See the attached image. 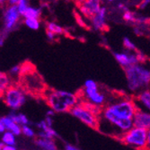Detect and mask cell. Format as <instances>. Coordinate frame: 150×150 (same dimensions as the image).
<instances>
[{"label":"cell","mask_w":150,"mask_h":150,"mask_svg":"<svg viewBox=\"0 0 150 150\" xmlns=\"http://www.w3.org/2000/svg\"><path fill=\"white\" fill-rule=\"evenodd\" d=\"M123 45L129 51H137V49H136L135 44L131 42V40L129 38H127V37L123 39Z\"/></svg>","instance_id":"cell-23"},{"label":"cell","mask_w":150,"mask_h":150,"mask_svg":"<svg viewBox=\"0 0 150 150\" xmlns=\"http://www.w3.org/2000/svg\"><path fill=\"white\" fill-rule=\"evenodd\" d=\"M22 132L26 136V137H29V138L34 137V131L33 130V129H31L30 127L27 126V124L26 125H23Z\"/></svg>","instance_id":"cell-25"},{"label":"cell","mask_w":150,"mask_h":150,"mask_svg":"<svg viewBox=\"0 0 150 150\" xmlns=\"http://www.w3.org/2000/svg\"><path fill=\"white\" fill-rule=\"evenodd\" d=\"M109 2H112V1H114V0H108Z\"/></svg>","instance_id":"cell-37"},{"label":"cell","mask_w":150,"mask_h":150,"mask_svg":"<svg viewBox=\"0 0 150 150\" xmlns=\"http://www.w3.org/2000/svg\"><path fill=\"white\" fill-rule=\"evenodd\" d=\"M148 4H149V0H142L139 5V9H145L148 6Z\"/></svg>","instance_id":"cell-28"},{"label":"cell","mask_w":150,"mask_h":150,"mask_svg":"<svg viewBox=\"0 0 150 150\" xmlns=\"http://www.w3.org/2000/svg\"><path fill=\"white\" fill-rule=\"evenodd\" d=\"M47 37L50 39V40H54L56 38V34L51 33L50 31H47Z\"/></svg>","instance_id":"cell-31"},{"label":"cell","mask_w":150,"mask_h":150,"mask_svg":"<svg viewBox=\"0 0 150 150\" xmlns=\"http://www.w3.org/2000/svg\"><path fill=\"white\" fill-rule=\"evenodd\" d=\"M5 131H6V128L4 126V124L2 123V121L0 120V133H3Z\"/></svg>","instance_id":"cell-33"},{"label":"cell","mask_w":150,"mask_h":150,"mask_svg":"<svg viewBox=\"0 0 150 150\" xmlns=\"http://www.w3.org/2000/svg\"><path fill=\"white\" fill-rule=\"evenodd\" d=\"M47 31H50L51 33H55L56 35L64 33V29L55 23H49L47 24Z\"/></svg>","instance_id":"cell-21"},{"label":"cell","mask_w":150,"mask_h":150,"mask_svg":"<svg viewBox=\"0 0 150 150\" xmlns=\"http://www.w3.org/2000/svg\"><path fill=\"white\" fill-rule=\"evenodd\" d=\"M9 5H16L17 2H18V0H7L6 1Z\"/></svg>","instance_id":"cell-35"},{"label":"cell","mask_w":150,"mask_h":150,"mask_svg":"<svg viewBox=\"0 0 150 150\" xmlns=\"http://www.w3.org/2000/svg\"><path fill=\"white\" fill-rule=\"evenodd\" d=\"M132 123L134 127H139L149 129L150 127V115L147 112L141 109H137L134 115L132 116Z\"/></svg>","instance_id":"cell-11"},{"label":"cell","mask_w":150,"mask_h":150,"mask_svg":"<svg viewBox=\"0 0 150 150\" xmlns=\"http://www.w3.org/2000/svg\"><path fill=\"white\" fill-rule=\"evenodd\" d=\"M80 12L85 16L92 17L102 6V0H77Z\"/></svg>","instance_id":"cell-9"},{"label":"cell","mask_w":150,"mask_h":150,"mask_svg":"<svg viewBox=\"0 0 150 150\" xmlns=\"http://www.w3.org/2000/svg\"><path fill=\"white\" fill-rule=\"evenodd\" d=\"M10 85V79L6 73L0 72V96L2 97L4 92Z\"/></svg>","instance_id":"cell-17"},{"label":"cell","mask_w":150,"mask_h":150,"mask_svg":"<svg viewBox=\"0 0 150 150\" xmlns=\"http://www.w3.org/2000/svg\"><path fill=\"white\" fill-rule=\"evenodd\" d=\"M54 114H55V112H54L52 109H50V110H49L48 112H47V116H50V117H52V116H54Z\"/></svg>","instance_id":"cell-34"},{"label":"cell","mask_w":150,"mask_h":150,"mask_svg":"<svg viewBox=\"0 0 150 150\" xmlns=\"http://www.w3.org/2000/svg\"><path fill=\"white\" fill-rule=\"evenodd\" d=\"M123 19L126 21V22H132V23H135V19H136V16L134 15V13L130 12L129 10H125L124 13H123Z\"/></svg>","instance_id":"cell-24"},{"label":"cell","mask_w":150,"mask_h":150,"mask_svg":"<svg viewBox=\"0 0 150 150\" xmlns=\"http://www.w3.org/2000/svg\"><path fill=\"white\" fill-rule=\"evenodd\" d=\"M122 143L136 149H146L150 145V131L149 129L132 127L118 139Z\"/></svg>","instance_id":"cell-5"},{"label":"cell","mask_w":150,"mask_h":150,"mask_svg":"<svg viewBox=\"0 0 150 150\" xmlns=\"http://www.w3.org/2000/svg\"><path fill=\"white\" fill-rule=\"evenodd\" d=\"M35 144L42 149L45 150H55L57 149L56 143L53 139L50 138H38L35 140Z\"/></svg>","instance_id":"cell-16"},{"label":"cell","mask_w":150,"mask_h":150,"mask_svg":"<svg viewBox=\"0 0 150 150\" xmlns=\"http://www.w3.org/2000/svg\"><path fill=\"white\" fill-rule=\"evenodd\" d=\"M23 16H24V18H27V17L40 18V10L38 9V8L28 6V7L26 8V10L24 11V13H23Z\"/></svg>","instance_id":"cell-19"},{"label":"cell","mask_w":150,"mask_h":150,"mask_svg":"<svg viewBox=\"0 0 150 150\" xmlns=\"http://www.w3.org/2000/svg\"><path fill=\"white\" fill-rule=\"evenodd\" d=\"M0 120L2 121V123L4 124L6 130H9L11 132H13L15 135H20L22 133V127L20 126V124L16 123L15 121H13L8 116L7 117H3L0 119Z\"/></svg>","instance_id":"cell-14"},{"label":"cell","mask_w":150,"mask_h":150,"mask_svg":"<svg viewBox=\"0 0 150 150\" xmlns=\"http://www.w3.org/2000/svg\"><path fill=\"white\" fill-rule=\"evenodd\" d=\"M102 108L92 105L85 102H78L75 106L70 109V113L81 120L84 124L97 129L98 115L101 112Z\"/></svg>","instance_id":"cell-4"},{"label":"cell","mask_w":150,"mask_h":150,"mask_svg":"<svg viewBox=\"0 0 150 150\" xmlns=\"http://www.w3.org/2000/svg\"><path fill=\"white\" fill-rule=\"evenodd\" d=\"M2 141H3L4 145L15 146L16 145V135L9 130L5 131V132H3Z\"/></svg>","instance_id":"cell-18"},{"label":"cell","mask_w":150,"mask_h":150,"mask_svg":"<svg viewBox=\"0 0 150 150\" xmlns=\"http://www.w3.org/2000/svg\"><path fill=\"white\" fill-rule=\"evenodd\" d=\"M135 102H139L143 107L146 110L150 109V93L148 89H144L137 94V96L133 97Z\"/></svg>","instance_id":"cell-15"},{"label":"cell","mask_w":150,"mask_h":150,"mask_svg":"<svg viewBox=\"0 0 150 150\" xmlns=\"http://www.w3.org/2000/svg\"><path fill=\"white\" fill-rule=\"evenodd\" d=\"M21 15L19 13L16 5H9L4 13V21H5V27L7 31L13 29L15 27L20 18Z\"/></svg>","instance_id":"cell-10"},{"label":"cell","mask_w":150,"mask_h":150,"mask_svg":"<svg viewBox=\"0 0 150 150\" xmlns=\"http://www.w3.org/2000/svg\"><path fill=\"white\" fill-rule=\"evenodd\" d=\"M28 0H18V2L16 4L17 10L21 16H23V13L26 10V8L28 7Z\"/></svg>","instance_id":"cell-22"},{"label":"cell","mask_w":150,"mask_h":150,"mask_svg":"<svg viewBox=\"0 0 150 150\" xmlns=\"http://www.w3.org/2000/svg\"><path fill=\"white\" fill-rule=\"evenodd\" d=\"M103 108L111 114L121 119H131L138 109L134 99L124 95L117 96L113 101L107 102Z\"/></svg>","instance_id":"cell-3"},{"label":"cell","mask_w":150,"mask_h":150,"mask_svg":"<svg viewBox=\"0 0 150 150\" xmlns=\"http://www.w3.org/2000/svg\"><path fill=\"white\" fill-rule=\"evenodd\" d=\"M10 74L13 76H16L20 74V66H15L10 69Z\"/></svg>","instance_id":"cell-27"},{"label":"cell","mask_w":150,"mask_h":150,"mask_svg":"<svg viewBox=\"0 0 150 150\" xmlns=\"http://www.w3.org/2000/svg\"><path fill=\"white\" fill-rule=\"evenodd\" d=\"M21 76L22 84L21 86L24 91L31 92V93H44L46 90V86L42 78L36 72V70H33L29 73L23 74Z\"/></svg>","instance_id":"cell-7"},{"label":"cell","mask_w":150,"mask_h":150,"mask_svg":"<svg viewBox=\"0 0 150 150\" xmlns=\"http://www.w3.org/2000/svg\"><path fill=\"white\" fill-rule=\"evenodd\" d=\"M106 8L101 6L99 11L91 17L93 26L95 30L104 31L106 28Z\"/></svg>","instance_id":"cell-12"},{"label":"cell","mask_w":150,"mask_h":150,"mask_svg":"<svg viewBox=\"0 0 150 150\" xmlns=\"http://www.w3.org/2000/svg\"><path fill=\"white\" fill-rule=\"evenodd\" d=\"M5 42V38L4 37H0V46H3Z\"/></svg>","instance_id":"cell-36"},{"label":"cell","mask_w":150,"mask_h":150,"mask_svg":"<svg viewBox=\"0 0 150 150\" xmlns=\"http://www.w3.org/2000/svg\"><path fill=\"white\" fill-rule=\"evenodd\" d=\"M3 150H16V147L15 146H10V145H4L2 147Z\"/></svg>","instance_id":"cell-29"},{"label":"cell","mask_w":150,"mask_h":150,"mask_svg":"<svg viewBox=\"0 0 150 150\" xmlns=\"http://www.w3.org/2000/svg\"><path fill=\"white\" fill-rule=\"evenodd\" d=\"M24 23L27 27H29V28L32 30H38L40 25V22L39 18H34V17L25 18Z\"/></svg>","instance_id":"cell-20"},{"label":"cell","mask_w":150,"mask_h":150,"mask_svg":"<svg viewBox=\"0 0 150 150\" xmlns=\"http://www.w3.org/2000/svg\"><path fill=\"white\" fill-rule=\"evenodd\" d=\"M44 98L50 109L55 112H69L70 109L79 102L76 93L53 89L44 91Z\"/></svg>","instance_id":"cell-1"},{"label":"cell","mask_w":150,"mask_h":150,"mask_svg":"<svg viewBox=\"0 0 150 150\" xmlns=\"http://www.w3.org/2000/svg\"><path fill=\"white\" fill-rule=\"evenodd\" d=\"M0 4H2V1H1V0H0Z\"/></svg>","instance_id":"cell-38"},{"label":"cell","mask_w":150,"mask_h":150,"mask_svg":"<svg viewBox=\"0 0 150 150\" xmlns=\"http://www.w3.org/2000/svg\"><path fill=\"white\" fill-rule=\"evenodd\" d=\"M3 101L12 110H18L26 100L25 91L21 86L13 84L10 85L2 95Z\"/></svg>","instance_id":"cell-6"},{"label":"cell","mask_w":150,"mask_h":150,"mask_svg":"<svg viewBox=\"0 0 150 150\" xmlns=\"http://www.w3.org/2000/svg\"><path fill=\"white\" fill-rule=\"evenodd\" d=\"M65 149H67V150H76L77 147H76L75 146L70 145V144H67V145L65 146Z\"/></svg>","instance_id":"cell-32"},{"label":"cell","mask_w":150,"mask_h":150,"mask_svg":"<svg viewBox=\"0 0 150 150\" xmlns=\"http://www.w3.org/2000/svg\"><path fill=\"white\" fill-rule=\"evenodd\" d=\"M115 59L119 62L120 66L123 67L138 64L139 60L137 58V54L132 53V54H128V53H115Z\"/></svg>","instance_id":"cell-13"},{"label":"cell","mask_w":150,"mask_h":150,"mask_svg":"<svg viewBox=\"0 0 150 150\" xmlns=\"http://www.w3.org/2000/svg\"><path fill=\"white\" fill-rule=\"evenodd\" d=\"M79 102H85L92 105L103 108L107 103L106 94L98 88H83L77 94Z\"/></svg>","instance_id":"cell-8"},{"label":"cell","mask_w":150,"mask_h":150,"mask_svg":"<svg viewBox=\"0 0 150 150\" xmlns=\"http://www.w3.org/2000/svg\"><path fill=\"white\" fill-rule=\"evenodd\" d=\"M127 76L128 86L130 91L139 93L146 89L150 81V72L141 63L124 67Z\"/></svg>","instance_id":"cell-2"},{"label":"cell","mask_w":150,"mask_h":150,"mask_svg":"<svg viewBox=\"0 0 150 150\" xmlns=\"http://www.w3.org/2000/svg\"><path fill=\"white\" fill-rule=\"evenodd\" d=\"M44 120H45V122L47 123V125H48V126L52 127V117H50V116H47V117H46V119H45Z\"/></svg>","instance_id":"cell-30"},{"label":"cell","mask_w":150,"mask_h":150,"mask_svg":"<svg viewBox=\"0 0 150 150\" xmlns=\"http://www.w3.org/2000/svg\"><path fill=\"white\" fill-rule=\"evenodd\" d=\"M18 119H19V124L21 125H26V124H28V122H29V120H28V119H27V117L24 115V114H22V113H20V114H18Z\"/></svg>","instance_id":"cell-26"}]
</instances>
